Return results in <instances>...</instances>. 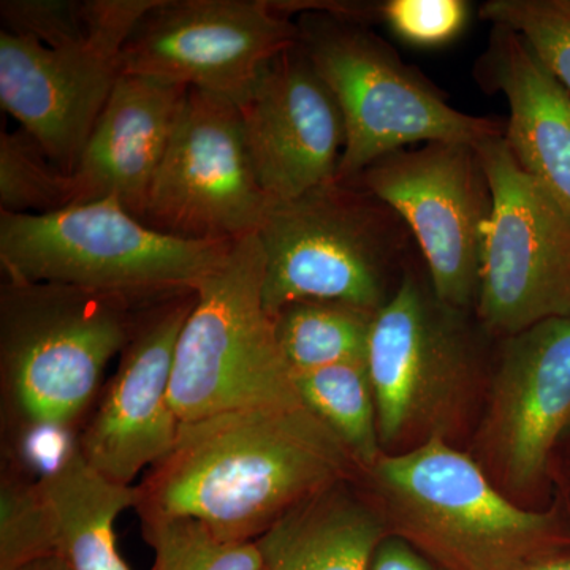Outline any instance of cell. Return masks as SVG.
Here are the masks:
<instances>
[{"label": "cell", "instance_id": "cell-24", "mask_svg": "<svg viewBox=\"0 0 570 570\" xmlns=\"http://www.w3.org/2000/svg\"><path fill=\"white\" fill-rule=\"evenodd\" d=\"M71 206L70 175L24 129L0 135V212L50 214Z\"/></svg>", "mask_w": 570, "mask_h": 570}, {"label": "cell", "instance_id": "cell-11", "mask_svg": "<svg viewBox=\"0 0 570 570\" xmlns=\"http://www.w3.org/2000/svg\"><path fill=\"white\" fill-rule=\"evenodd\" d=\"M404 220L439 302L478 303L493 193L478 146L423 142L371 164L355 179Z\"/></svg>", "mask_w": 570, "mask_h": 570}, {"label": "cell", "instance_id": "cell-3", "mask_svg": "<svg viewBox=\"0 0 570 570\" xmlns=\"http://www.w3.org/2000/svg\"><path fill=\"white\" fill-rule=\"evenodd\" d=\"M236 243L160 234L111 198L50 214L0 212L6 279L73 285L141 306L194 292Z\"/></svg>", "mask_w": 570, "mask_h": 570}, {"label": "cell", "instance_id": "cell-6", "mask_svg": "<svg viewBox=\"0 0 570 570\" xmlns=\"http://www.w3.org/2000/svg\"><path fill=\"white\" fill-rule=\"evenodd\" d=\"M295 21L299 47L335 94L346 122L337 179L351 181L381 157L423 142L479 146L504 137L505 121L453 108L371 26L317 11Z\"/></svg>", "mask_w": 570, "mask_h": 570}, {"label": "cell", "instance_id": "cell-15", "mask_svg": "<svg viewBox=\"0 0 570 570\" xmlns=\"http://www.w3.org/2000/svg\"><path fill=\"white\" fill-rule=\"evenodd\" d=\"M195 302L194 291L141 311L118 370L75 445L89 466L111 482L132 485L174 448L181 422L171 406V370Z\"/></svg>", "mask_w": 570, "mask_h": 570}, {"label": "cell", "instance_id": "cell-19", "mask_svg": "<svg viewBox=\"0 0 570 570\" xmlns=\"http://www.w3.org/2000/svg\"><path fill=\"white\" fill-rule=\"evenodd\" d=\"M355 480V479H354ZM343 480L276 521L255 540L266 570H371L392 534L381 505Z\"/></svg>", "mask_w": 570, "mask_h": 570}, {"label": "cell", "instance_id": "cell-21", "mask_svg": "<svg viewBox=\"0 0 570 570\" xmlns=\"http://www.w3.org/2000/svg\"><path fill=\"white\" fill-rule=\"evenodd\" d=\"M377 313L343 302L305 299L284 306L273 317L277 344L292 371L340 363H367Z\"/></svg>", "mask_w": 570, "mask_h": 570}, {"label": "cell", "instance_id": "cell-5", "mask_svg": "<svg viewBox=\"0 0 570 570\" xmlns=\"http://www.w3.org/2000/svg\"><path fill=\"white\" fill-rule=\"evenodd\" d=\"M145 307L73 285L3 281L0 360L18 415L39 430L77 422Z\"/></svg>", "mask_w": 570, "mask_h": 570}, {"label": "cell", "instance_id": "cell-25", "mask_svg": "<svg viewBox=\"0 0 570 570\" xmlns=\"http://www.w3.org/2000/svg\"><path fill=\"white\" fill-rule=\"evenodd\" d=\"M480 17L519 33L570 91V0H490Z\"/></svg>", "mask_w": 570, "mask_h": 570}, {"label": "cell", "instance_id": "cell-17", "mask_svg": "<svg viewBox=\"0 0 570 570\" xmlns=\"http://www.w3.org/2000/svg\"><path fill=\"white\" fill-rule=\"evenodd\" d=\"M189 89L122 75L70 175L71 206L111 198L142 223L154 176Z\"/></svg>", "mask_w": 570, "mask_h": 570}, {"label": "cell", "instance_id": "cell-16", "mask_svg": "<svg viewBox=\"0 0 570 570\" xmlns=\"http://www.w3.org/2000/svg\"><path fill=\"white\" fill-rule=\"evenodd\" d=\"M258 183L272 202L333 181L346 146L335 94L296 43L262 67L238 105Z\"/></svg>", "mask_w": 570, "mask_h": 570}, {"label": "cell", "instance_id": "cell-2", "mask_svg": "<svg viewBox=\"0 0 570 570\" xmlns=\"http://www.w3.org/2000/svg\"><path fill=\"white\" fill-rule=\"evenodd\" d=\"M265 254L264 306L275 317L305 299L377 313L417 249L404 220L355 181H333L272 202L257 230Z\"/></svg>", "mask_w": 570, "mask_h": 570}, {"label": "cell", "instance_id": "cell-10", "mask_svg": "<svg viewBox=\"0 0 570 570\" xmlns=\"http://www.w3.org/2000/svg\"><path fill=\"white\" fill-rule=\"evenodd\" d=\"M493 193L483 247L478 316L509 337L550 318H570V219L531 178L504 137L478 146Z\"/></svg>", "mask_w": 570, "mask_h": 570}, {"label": "cell", "instance_id": "cell-14", "mask_svg": "<svg viewBox=\"0 0 570 570\" xmlns=\"http://www.w3.org/2000/svg\"><path fill=\"white\" fill-rule=\"evenodd\" d=\"M569 423L570 318L505 337L479 433L480 466L513 501L527 497Z\"/></svg>", "mask_w": 570, "mask_h": 570}, {"label": "cell", "instance_id": "cell-12", "mask_svg": "<svg viewBox=\"0 0 570 570\" xmlns=\"http://www.w3.org/2000/svg\"><path fill=\"white\" fill-rule=\"evenodd\" d=\"M269 204L238 105L190 88L154 176L142 223L189 242L236 243L257 234Z\"/></svg>", "mask_w": 570, "mask_h": 570}, {"label": "cell", "instance_id": "cell-1", "mask_svg": "<svg viewBox=\"0 0 570 570\" xmlns=\"http://www.w3.org/2000/svg\"><path fill=\"white\" fill-rule=\"evenodd\" d=\"M360 472L305 403L235 409L179 425L174 448L135 485V510L255 542L299 502Z\"/></svg>", "mask_w": 570, "mask_h": 570}, {"label": "cell", "instance_id": "cell-31", "mask_svg": "<svg viewBox=\"0 0 570 570\" xmlns=\"http://www.w3.org/2000/svg\"><path fill=\"white\" fill-rule=\"evenodd\" d=\"M13 570H71L70 566L67 564L62 558L59 557H47L40 558V560L26 562L20 568Z\"/></svg>", "mask_w": 570, "mask_h": 570}, {"label": "cell", "instance_id": "cell-22", "mask_svg": "<svg viewBox=\"0 0 570 570\" xmlns=\"http://www.w3.org/2000/svg\"><path fill=\"white\" fill-rule=\"evenodd\" d=\"M292 374L303 403L341 439L362 471L373 468L384 450L367 363H340Z\"/></svg>", "mask_w": 570, "mask_h": 570}, {"label": "cell", "instance_id": "cell-7", "mask_svg": "<svg viewBox=\"0 0 570 570\" xmlns=\"http://www.w3.org/2000/svg\"><path fill=\"white\" fill-rule=\"evenodd\" d=\"M265 254L257 234L239 239L195 287L171 370L179 422L235 409L303 403L264 306Z\"/></svg>", "mask_w": 570, "mask_h": 570}, {"label": "cell", "instance_id": "cell-4", "mask_svg": "<svg viewBox=\"0 0 570 570\" xmlns=\"http://www.w3.org/2000/svg\"><path fill=\"white\" fill-rule=\"evenodd\" d=\"M366 474L393 534L445 570H519L557 532L553 513L524 509L444 439L384 453Z\"/></svg>", "mask_w": 570, "mask_h": 570}, {"label": "cell", "instance_id": "cell-13", "mask_svg": "<svg viewBox=\"0 0 570 570\" xmlns=\"http://www.w3.org/2000/svg\"><path fill=\"white\" fill-rule=\"evenodd\" d=\"M298 43L269 0H156L122 50V75L217 94L239 105L262 67Z\"/></svg>", "mask_w": 570, "mask_h": 570}, {"label": "cell", "instance_id": "cell-23", "mask_svg": "<svg viewBox=\"0 0 570 570\" xmlns=\"http://www.w3.org/2000/svg\"><path fill=\"white\" fill-rule=\"evenodd\" d=\"M151 570H266L255 542H227L187 517L140 519Z\"/></svg>", "mask_w": 570, "mask_h": 570}, {"label": "cell", "instance_id": "cell-29", "mask_svg": "<svg viewBox=\"0 0 570 570\" xmlns=\"http://www.w3.org/2000/svg\"><path fill=\"white\" fill-rule=\"evenodd\" d=\"M371 570H445L397 534L382 540Z\"/></svg>", "mask_w": 570, "mask_h": 570}, {"label": "cell", "instance_id": "cell-30", "mask_svg": "<svg viewBox=\"0 0 570 570\" xmlns=\"http://www.w3.org/2000/svg\"><path fill=\"white\" fill-rule=\"evenodd\" d=\"M519 570H570V557H546L543 554Z\"/></svg>", "mask_w": 570, "mask_h": 570}, {"label": "cell", "instance_id": "cell-27", "mask_svg": "<svg viewBox=\"0 0 570 570\" xmlns=\"http://www.w3.org/2000/svg\"><path fill=\"white\" fill-rule=\"evenodd\" d=\"M96 0H2V31L48 48L77 43L92 31Z\"/></svg>", "mask_w": 570, "mask_h": 570}, {"label": "cell", "instance_id": "cell-20", "mask_svg": "<svg viewBox=\"0 0 570 570\" xmlns=\"http://www.w3.org/2000/svg\"><path fill=\"white\" fill-rule=\"evenodd\" d=\"M39 483L51 510L55 557L71 570H132L116 547L115 523L137 505V487L104 478L77 448Z\"/></svg>", "mask_w": 570, "mask_h": 570}, {"label": "cell", "instance_id": "cell-9", "mask_svg": "<svg viewBox=\"0 0 570 570\" xmlns=\"http://www.w3.org/2000/svg\"><path fill=\"white\" fill-rule=\"evenodd\" d=\"M156 0H96L89 37L48 48L0 32V104L62 174L77 168L116 82L122 50Z\"/></svg>", "mask_w": 570, "mask_h": 570}, {"label": "cell", "instance_id": "cell-28", "mask_svg": "<svg viewBox=\"0 0 570 570\" xmlns=\"http://www.w3.org/2000/svg\"><path fill=\"white\" fill-rule=\"evenodd\" d=\"M471 14L466 0H387L379 2V22L412 47L439 48L464 31Z\"/></svg>", "mask_w": 570, "mask_h": 570}, {"label": "cell", "instance_id": "cell-18", "mask_svg": "<svg viewBox=\"0 0 570 570\" xmlns=\"http://www.w3.org/2000/svg\"><path fill=\"white\" fill-rule=\"evenodd\" d=\"M487 92L509 104L504 138L517 163L570 219V91L519 33L493 26L475 63Z\"/></svg>", "mask_w": 570, "mask_h": 570}, {"label": "cell", "instance_id": "cell-8", "mask_svg": "<svg viewBox=\"0 0 570 570\" xmlns=\"http://www.w3.org/2000/svg\"><path fill=\"white\" fill-rule=\"evenodd\" d=\"M464 311L439 302L430 279L409 268L396 294L377 311L367 351L384 453L444 439L466 417L478 356Z\"/></svg>", "mask_w": 570, "mask_h": 570}, {"label": "cell", "instance_id": "cell-26", "mask_svg": "<svg viewBox=\"0 0 570 570\" xmlns=\"http://www.w3.org/2000/svg\"><path fill=\"white\" fill-rule=\"evenodd\" d=\"M55 557L50 505L39 480L3 479L0 490V570Z\"/></svg>", "mask_w": 570, "mask_h": 570}]
</instances>
